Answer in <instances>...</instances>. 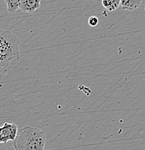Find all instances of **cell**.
I'll use <instances>...</instances> for the list:
<instances>
[{
    "mask_svg": "<svg viewBox=\"0 0 145 150\" xmlns=\"http://www.w3.org/2000/svg\"><path fill=\"white\" fill-rule=\"evenodd\" d=\"M19 38L0 47V68H7L11 62L20 57Z\"/></svg>",
    "mask_w": 145,
    "mask_h": 150,
    "instance_id": "obj_2",
    "label": "cell"
},
{
    "mask_svg": "<svg viewBox=\"0 0 145 150\" xmlns=\"http://www.w3.org/2000/svg\"><path fill=\"white\" fill-rule=\"evenodd\" d=\"M18 126L15 123H5L0 126V144L13 141L18 135Z\"/></svg>",
    "mask_w": 145,
    "mask_h": 150,
    "instance_id": "obj_3",
    "label": "cell"
},
{
    "mask_svg": "<svg viewBox=\"0 0 145 150\" xmlns=\"http://www.w3.org/2000/svg\"><path fill=\"white\" fill-rule=\"evenodd\" d=\"M18 38L9 30L0 29V47L18 40Z\"/></svg>",
    "mask_w": 145,
    "mask_h": 150,
    "instance_id": "obj_5",
    "label": "cell"
},
{
    "mask_svg": "<svg viewBox=\"0 0 145 150\" xmlns=\"http://www.w3.org/2000/svg\"><path fill=\"white\" fill-rule=\"evenodd\" d=\"M46 134L41 129L32 126H25L13 140L15 150H45Z\"/></svg>",
    "mask_w": 145,
    "mask_h": 150,
    "instance_id": "obj_1",
    "label": "cell"
},
{
    "mask_svg": "<svg viewBox=\"0 0 145 150\" xmlns=\"http://www.w3.org/2000/svg\"><path fill=\"white\" fill-rule=\"evenodd\" d=\"M142 1L143 0H121L120 5L124 10L132 11L138 8Z\"/></svg>",
    "mask_w": 145,
    "mask_h": 150,
    "instance_id": "obj_6",
    "label": "cell"
},
{
    "mask_svg": "<svg viewBox=\"0 0 145 150\" xmlns=\"http://www.w3.org/2000/svg\"><path fill=\"white\" fill-rule=\"evenodd\" d=\"M7 4V12L9 13H13L19 9L20 0H4Z\"/></svg>",
    "mask_w": 145,
    "mask_h": 150,
    "instance_id": "obj_8",
    "label": "cell"
},
{
    "mask_svg": "<svg viewBox=\"0 0 145 150\" xmlns=\"http://www.w3.org/2000/svg\"><path fill=\"white\" fill-rule=\"evenodd\" d=\"M41 5V0H20L19 9L24 12L32 13L39 9Z\"/></svg>",
    "mask_w": 145,
    "mask_h": 150,
    "instance_id": "obj_4",
    "label": "cell"
},
{
    "mask_svg": "<svg viewBox=\"0 0 145 150\" xmlns=\"http://www.w3.org/2000/svg\"><path fill=\"white\" fill-rule=\"evenodd\" d=\"M98 23H99V20L98 18L95 16H92L89 18L88 20V23L90 26L92 27H95L96 25H98Z\"/></svg>",
    "mask_w": 145,
    "mask_h": 150,
    "instance_id": "obj_9",
    "label": "cell"
},
{
    "mask_svg": "<svg viewBox=\"0 0 145 150\" xmlns=\"http://www.w3.org/2000/svg\"><path fill=\"white\" fill-rule=\"evenodd\" d=\"M102 4L107 10L112 12L118 8L121 0H102Z\"/></svg>",
    "mask_w": 145,
    "mask_h": 150,
    "instance_id": "obj_7",
    "label": "cell"
}]
</instances>
